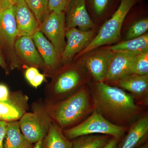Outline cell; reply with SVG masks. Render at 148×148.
Instances as JSON below:
<instances>
[{
	"mask_svg": "<svg viewBox=\"0 0 148 148\" xmlns=\"http://www.w3.org/2000/svg\"><path fill=\"white\" fill-rule=\"evenodd\" d=\"M90 91L94 110L114 124L129 127L143 113L134 97L119 88L97 82Z\"/></svg>",
	"mask_w": 148,
	"mask_h": 148,
	"instance_id": "6da1fadb",
	"label": "cell"
},
{
	"mask_svg": "<svg viewBox=\"0 0 148 148\" xmlns=\"http://www.w3.org/2000/svg\"><path fill=\"white\" fill-rule=\"evenodd\" d=\"M44 106L52 121L63 130L78 124L94 110L90 90L84 86L65 99L54 103L45 102Z\"/></svg>",
	"mask_w": 148,
	"mask_h": 148,
	"instance_id": "7a4b0ae2",
	"label": "cell"
},
{
	"mask_svg": "<svg viewBox=\"0 0 148 148\" xmlns=\"http://www.w3.org/2000/svg\"><path fill=\"white\" fill-rule=\"evenodd\" d=\"M128 127L112 123L94 110L83 121L73 127L63 130V132L66 138L71 140L83 135L95 134L108 135L121 139Z\"/></svg>",
	"mask_w": 148,
	"mask_h": 148,
	"instance_id": "3957f363",
	"label": "cell"
},
{
	"mask_svg": "<svg viewBox=\"0 0 148 148\" xmlns=\"http://www.w3.org/2000/svg\"><path fill=\"white\" fill-rule=\"evenodd\" d=\"M136 2L137 0H121L118 8L111 18L103 24L97 36L80 52L79 56L85 54L101 46L118 41L120 38L125 18Z\"/></svg>",
	"mask_w": 148,
	"mask_h": 148,
	"instance_id": "277c9868",
	"label": "cell"
},
{
	"mask_svg": "<svg viewBox=\"0 0 148 148\" xmlns=\"http://www.w3.org/2000/svg\"><path fill=\"white\" fill-rule=\"evenodd\" d=\"M52 121L42 104L33 105L32 112L25 113L18 121L21 132L32 144L43 140Z\"/></svg>",
	"mask_w": 148,
	"mask_h": 148,
	"instance_id": "5b68a950",
	"label": "cell"
},
{
	"mask_svg": "<svg viewBox=\"0 0 148 148\" xmlns=\"http://www.w3.org/2000/svg\"><path fill=\"white\" fill-rule=\"evenodd\" d=\"M82 82V76L77 69H64L56 75L47 88L45 103H54L65 99L83 87Z\"/></svg>",
	"mask_w": 148,
	"mask_h": 148,
	"instance_id": "8992f818",
	"label": "cell"
},
{
	"mask_svg": "<svg viewBox=\"0 0 148 148\" xmlns=\"http://www.w3.org/2000/svg\"><path fill=\"white\" fill-rule=\"evenodd\" d=\"M18 37L13 7L0 11V44L8 58L10 70L19 69L21 66L14 48Z\"/></svg>",
	"mask_w": 148,
	"mask_h": 148,
	"instance_id": "52a82bcc",
	"label": "cell"
},
{
	"mask_svg": "<svg viewBox=\"0 0 148 148\" xmlns=\"http://www.w3.org/2000/svg\"><path fill=\"white\" fill-rule=\"evenodd\" d=\"M39 31L52 44L59 56L61 55L66 46L64 12H50L40 25Z\"/></svg>",
	"mask_w": 148,
	"mask_h": 148,
	"instance_id": "ba28073f",
	"label": "cell"
},
{
	"mask_svg": "<svg viewBox=\"0 0 148 148\" xmlns=\"http://www.w3.org/2000/svg\"><path fill=\"white\" fill-rule=\"evenodd\" d=\"M29 98L21 90L10 92L6 100L0 101V121H18L29 109Z\"/></svg>",
	"mask_w": 148,
	"mask_h": 148,
	"instance_id": "9c48e42d",
	"label": "cell"
},
{
	"mask_svg": "<svg viewBox=\"0 0 148 148\" xmlns=\"http://www.w3.org/2000/svg\"><path fill=\"white\" fill-rule=\"evenodd\" d=\"M116 148H138L148 142V114L143 113L130 125Z\"/></svg>",
	"mask_w": 148,
	"mask_h": 148,
	"instance_id": "30bf717a",
	"label": "cell"
},
{
	"mask_svg": "<svg viewBox=\"0 0 148 148\" xmlns=\"http://www.w3.org/2000/svg\"><path fill=\"white\" fill-rule=\"evenodd\" d=\"M13 7L18 37L32 36L39 31V23L24 0H17Z\"/></svg>",
	"mask_w": 148,
	"mask_h": 148,
	"instance_id": "8fae6325",
	"label": "cell"
},
{
	"mask_svg": "<svg viewBox=\"0 0 148 148\" xmlns=\"http://www.w3.org/2000/svg\"><path fill=\"white\" fill-rule=\"evenodd\" d=\"M66 11V29L78 27L80 31L86 32L94 27L86 10L85 0H73Z\"/></svg>",
	"mask_w": 148,
	"mask_h": 148,
	"instance_id": "7c38bea8",
	"label": "cell"
},
{
	"mask_svg": "<svg viewBox=\"0 0 148 148\" xmlns=\"http://www.w3.org/2000/svg\"><path fill=\"white\" fill-rule=\"evenodd\" d=\"M14 48L21 62L30 67L45 70L44 62L37 50L32 36L18 37L15 42Z\"/></svg>",
	"mask_w": 148,
	"mask_h": 148,
	"instance_id": "4fadbf2b",
	"label": "cell"
},
{
	"mask_svg": "<svg viewBox=\"0 0 148 148\" xmlns=\"http://www.w3.org/2000/svg\"><path fill=\"white\" fill-rule=\"evenodd\" d=\"M92 30L80 31L76 28L66 29V37L67 42L61 54L62 60L69 61L86 47L92 39Z\"/></svg>",
	"mask_w": 148,
	"mask_h": 148,
	"instance_id": "5bb4252c",
	"label": "cell"
},
{
	"mask_svg": "<svg viewBox=\"0 0 148 148\" xmlns=\"http://www.w3.org/2000/svg\"><path fill=\"white\" fill-rule=\"evenodd\" d=\"M137 54L138 53L126 51L114 52L104 82H113L130 75L131 62L132 58Z\"/></svg>",
	"mask_w": 148,
	"mask_h": 148,
	"instance_id": "9a60e30c",
	"label": "cell"
},
{
	"mask_svg": "<svg viewBox=\"0 0 148 148\" xmlns=\"http://www.w3.org/2000/svg\"><path fill=\"white\" fill-rule=\"evenodd\" d=\"M112 82L114 83V86L129 92L135 101H146L147 98L148 75L130 74Z\"/></svg>",
	"mask_w": 148,
	"mask_h": 148,
	"instance_id": "2e32d148",
	"label": "cell"
},
{
	"mask_svg": "<svg viewBox=\"0 0 148 148\" xmlns=\"http://www.w3.org/2000/svg\"><path fill=\"white\" fill-rule=\"evenodd\" d=\"M32 37L44 62L45 71L49 73L53 71L58 66L60 57L55 47L40 31L36 32Z\"/></svg>",
	"mask_w": 148,
	"mask_h": 148,
	"instance_id": "e0dca14e",
	"label": "cell"
},
{
	"mask_svg": "<svg viewBox=\"0 0 148 148\" xmlns=\"http://www.w3.org/2000/svg\"><path fill=\"white\" fill-rule=\"evenodd\" d=\"M114 52L110 49L89 56L85 65L88 71L97 82H104Z\"/></svg>",
	"mask_w": 148,
	"mask_h": 148,
	"instance_id": "ac0fdd59",
	"label": "cell"
},
{
	"mask_svg": "<svg viewBox=\"0 0 148 148\" xmlns=\"http://www.w3.org/2000/svg\"><path fill=\"white\" fill-rule=\"evenodd\" d=\"M33 145L21 132L18 121L8 123L3 148H32Z\"/></svg>",
	"mask_w": 148,
	"mask_h": 148,
	"instance_id": "d6986e66",
	"label": "cell"
},
{
	"mask_svg": "<svg viewBox=\"0 0 148 148\" xmlns=\"http://www.w3.org/2000/svg\"><path fill=\"white\" fill-rule=\"evenodd\" d=\"M73 142L64 134L63 129L52 121L47 134L42 140V148H72Z\"/></svg>",
	"mask_w": 148,
	"mask_h": 148,
	"instance_id": "ffe728a7",
	"label": "cell"
},
{
	"mask_svg": "<svg viewBox=\"0 0 148 148\" xmlns=\"http://www.w3.org/2000/svg\"><path fill=\"white\" fill-rule=\"evenodd\" d=\"M110 50L114 52L126 51L140 53L148 51V34H145L141 36L126 40L111 47Z\"/></svg>",
	"mask_w": 148,
	"mask_h": 148,
	"instance_id": "44dd1931",
	"label": "cell"
},
{
	"mask_svg": "<svg viewBox=\"0 0 148 148\" xmlns=\"http://www.w3.org/2000/svg\"><path fill=\"white\" fill-rule=\"evenodd\" d=\"M111 137L100 134L83 135L72 140V148H103Z\"/></svg>",
	"mask_w": 148,
	"mask_h": 148,
	"instance_id": "7402d4cb",
	"label": "cell"
},
{
	"mask_svg": "<svg viewBox=\"0 0 148 148\" xmlns=\"http://www.w3.org/2000/svg\"><path fill=\"white\" fill-rule=\"evenodd\" d=\"M36 17L40 25L50 12L48 9L49 0H24Z\"/></svg>",
	"mask_w": 148,
	"mask_h": 148,
	"instance_id": "603a6c76",
	"label": "cell"
},
{
	"mask_svg": "<svg viewBox=\"0 0 148 148\" xmlns=\"http://www.w3.org/2000/svg\"><path fill=\"white\" fill-rule=\"evenodd\" d=\"M130 74L148 75V51L136 54L133 57L130 66Z\"/></svg>",
	"mask_w": 148,
	"mask_h": 148,
	"instance_id": "cb8c5ba5",
	"label": "cell"
},
{
	"mask_svg": "<svg viewBox=\"0 0 148 148\" xmlns=\"http://www.w3.org/2000/svg\"><path fill=\"white\" fill-rule=\"evenodd\" d=\"M148 29V19L143 18L134 23L128 29L126 34L127 40L135 38L146 34Z\"/></svg>",
	"mask_w": 148,
	"mask_h": 148,
	"instance_id": "d4e9b609",
	"label": "cell"
},
{
	"mask_svg": "<svg viewBox=\"0 0 148 148\" xmlns=\"http://www.w3.org/2000/svg\"><path fill=\"white\" fill-rule=\"evenodd\" d=\"M73 0H49V12H65Z\"/></svg>",
	"mask_w": 148,
	"mask_h": 148,
	"instance_id": "484cf974",
	"label": "cell"
},
{
	"mask_svg": "<svg viewBox=\"0 0 148 148\" xmlns=\"http://www.w3.org/2000/svg\"><path fill=\"white\" fill-rule=\"evenodd\" d=\"M109 0H90L92 7L98 15L102 14L106 9Z\"/></svg>",
	"mask_w": 148,
	"mask_h": 148,
	"instance_id": "4316f807",
	"label": "cell"
},
{
	"mask_svg": "<svg viewBox=\"0 0 148 148\" xmlns=\"http://www.w3.org/2000/svg\"><path fill=\"white\" fill-rule=\"evenodd\" d=\"M0 67L5 72L6 74L8 75L10 70L7 60L6 56L3 48L0 44Z\"/></svg>",
	"mask_w": 148,
	"mask_h": 148,
	"instance_id": "83f0119b",
	"label": "cell"
},
{
	"mask_svg": "<svg viewBox=\"0 0 148 148\" xmlns=\"http://www.w3.org/2000/svg\"><path fill=\"white\" fill-rule=\"evenodd\" d=\"M39 73L38 68L34 67H29L25 71V77L27 81L30 84Z\"/></svg>",
	"mask_w": 148,
	"mask_h": 148,
	"instance_id": "f1b7e54d",
	"label": "cell"
},
{
	"mask_svg": "<svg viewBox=\"0 0 148 148\" xmlns=\"http://www.w3.org/2000/svg\"><path fill=\"white\" fill-rule=\"evenodd\" d=\"M10 92L7 86L0 84V101L6 100L9 96Z\"/></svg>",
	"mask_w": 148,
	"mask_h": 148,
	"instance_id": "f546056e",
	"label": "cell"
},
{
	"mask_svg": "<svg viewBox=\"0 0 148 148\" xmlns=\"http://www.w3.org/2000/svg\"><path fill=\"white\" fill-rule=\"evenodd\" d=\"M45 74L38 73L30 83V84L34 87L37 88L40 86L45 80Z\"/></svg>",
	"mask_w": 148,
	"mask_h": 148,
	"instance_id": "4dcf8cb0",
	"label": "cell"
},
{
	"mask_svg": "<svg viewBox=\"0 0 148 148\" xmlns=\"http://www.w3.org/2000/svg\"><path fill=\"white\" fill-rule=\"evenodd\" d=\"M8 123L0 121V148H3V140Z\"/></svg>",
	"mask_w": 148,
	"mask_h": 148,
	"instance_id": "1f68e13d",
	"label": "cell"
},
{
	"mask_svg": "<svg viewBox=\"0 0 148 148\" xmlns=\"http://www.w3.org/2000/svg\"><path fill=\"white\" fill-rule=\"evenodd\" d=\"M17 0H0V11L13 6Z\"/></svg>",
	"mask_w": 148,
	"mask_h": 148,
	"instance_id": "d6a6232c",
	"label": "cell"
},
{
	"mask_svg": "<svg viewBox=\"0 0 148 148\" xmlns=\"http://www.w3.org/2000/svg\"><path fill=\"white\" fill-rule=\"evenodd\" d=\"M121 139L115 137H112L108 143L103 148H116Z\"/></svg>",
	"mask_w": 148,
	"mask_h": 148,
	"instance_id": "836d02e7",
	"label": "cell"
},
{
	"mask_svg": "<svg viewBox=\"0 0 148 148\" xmlns=\"http://www.w3.org/2000/svg\"><path fill=\"white\" fill-rule=\"evenodd\" d=\"M42 140L38 141L37 143H35V146L32 148H42Z\"/></svg>",
	"mask_w": 148,
	"mask_h": 148,
	"instance_id": "e575fe53",
	"label": "cell"
},
{
	"mask_svg": "<svg viewBox=\"0 0 148 148\" xmlns=\"http://www.w3.org/2000/svg\"><path fill=\"white\" fill-rule=\"evenodd\" d=\"M138 148H148V142H146L144 145L140 146V147Z\"/></svg>",
	"mask_w": 148,
	"mask_h": 148,
	"instance_id": "d590c367",
	"label": "cell"
}]
</instances>
